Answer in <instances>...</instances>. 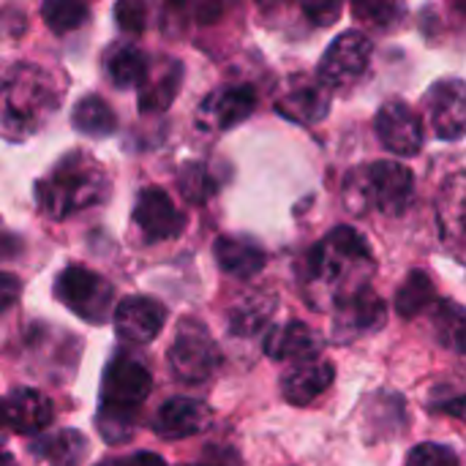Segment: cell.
I'll use <instances>...</instances> for the list:
<instances>
[{"label": "cell", "mask_w": 466, "mask_h": 466, "mask_svg": "<svg viewBox=\"0 0 466 466\" xmlns=\"http://www.w3.org/2000/svg\"><path fill=\"white\" fill-rule=\"evenodd\" d=\"M106 188L109 183L104 167L93 156L71 150L52 167L44 180L35 183V199L49 218L60 221L79 210L101 205L106 199Z\"/></svg>", "instance_id": "obj_2"}, {"label": "cell", "mask_w": 466, "mask_h": 466, "mask_svg": "<svg viewBox=\"0 0 466 466\" xmlns=\"http://www.w3.org/2000/svg\"><path fill=\"white\" fill-rule=\"evenodd\" d=\"M71 123L76 131L87 134V137H109L115 134L117 128V117H115V109L98 98V96H87L76 104L74 115H71Z\"/></svg>", "instance_id": "obj_25"}, {"label": "cell", "mask_w": 466, "mask_h": 466, "mask_svg": "<svg viewBox=\"0 0 466 466\" xmlns=\"http://www.w3.org/2000/svg\"><path fill=\"white\" fill-rule=\"evenodd\" d=\"M426 117L440 139H461L466 134V82L445 79L426 93Z\"/></svg>", "instance_id": "obj_9"}, {"label": "cell", "mask_w": 466, "mask_h": 466, "mask_svg": "<svg viewBox=\"0 0 466 466\" xmlns=\"http://www.w3.org/2000/svg\"><path fill=\"white\" fill-rule=\"evenodd\" d=\"M177 186H180L183 197H186L188 202H197V205L208 202V199L216 194V188H218L213 172H210L205 164H199V161H191V164H186V167L180 169Z\"/></svg>", "instance_id": "obj_29"}, {"label": "cell", "mask_w": 466, "mask_h": 466, "mask_svg": "<svg viewBox=\"0 0 466 466\" xmlns=\"http://www.w3.org/2000/svg\"><path fill=\"white\" fill-rule=\"evenodd\" d=\"M434 330L445 350L466 355V309L459 303H440L434 311Z\"/></svg>", "instance_id": "obj_26"}, {"label": "cell", "mask_w": 466, "mask_h": 466, "mask_svg": "<svg viewBox=\"0 0 466 466\" xmlns=\"http://www.w3.org/2000/svg\"><path fill=\"white\" fill-rule=\"evenodd\" d=\"M407 466H459V459L451 448L437 442H423L410 451Z\"/></svg>", "instance_id": "obj_32"}, {"label": "cell", "mask_w": 466, "mask_h": 466, "mask_svg": "<svg viewBox=\"0 0 466 466\" xmlns=\"http://www.w3.org/2000/svg\"><path fill=\"white\" fill-rule=\"evenodd\" d=\"M0 466H16V459L8 451H0Z\"/></svg>", "instance_id": "obj_39"}, {"label": "cell", "mask_w": 466, "mask_h": 466, "mask_svg": "<svg viewBox=\"0 0 466 466\" xmlns=\"http://www.w3.org/2000/svg\"><path fill=\"white\" fill-rule=\"evenodd\" d=\"M180 79H183V68L177 60H167V66H161L158 74L150 71L139 90V109L142 112H164L175 101Z\"/></svg>", "instance_id": "obj_22"}, {"label": "cell", "mask_w": 466, "mask_h": 466, "mask_svg": "<svg viewBox=\"0 0 466 466\" xmlns=\"http://www.w3.org/2000/svg\"><path fill=\"white\" fill-rule=\"evenodd\" d=\"M115 16L117 25L128 33H142L145 30V5L134 3V0H123L115 5Z\"/></svg>", "instance_id": "obj_33"}, {"label": "cell", "mask_w": 466, "mask_h": 466, "mask_svg": "<svg viewBox=\"0 0 466 466\" xmlns=\"http://www.w3.org/2000/svg\"><path fill=\"white\" fill-rule=\"evenodd\" d=\"M134 224L139 227V232L150 240H172L183 232L186 218L183 213L175 208L172 197L164 188H142L134 205Z\"/></svg>", "instance_id": "obj_10"}, {"label": "cell", "mask_w": 466, "mask_h": 466, "mask_svg": "<svg viewBox=\"0 0 466 466\" xmlns=\"http://www.w3.org/2000/svg\"><path fill=\"white\" fill-rule=\"evenodd\" d=\"M123 466H167V461L156 453H134L131 459H123Z\"/></svg>", "instance_id": "obj_38"}, {"label": "cell", "mask_w": 466, "mask_h": 466, "mask_svg": "<svg viewBox=\"0 0 466 466\" xmlns=\"http://www.w3.org/2000/svg\"><path fill=\"white\" fill-rule=\"evenodd\" d=\"M369 60H371V41L358 30H347L336 35L333 44L325 49L319 60V79L328 87H344L358 76H363Z\"/></svg>", "instance_id": "obj_8"}, {"label": "cell", "mask_w": 466, "mask_h": 466, "mask_svg": "<svg viewBox=\"0 0 466 466\" xmlns=\"http://www.w3.org/2000/svg\"><path fill=\"white\" fill-rule=\"evenodd\" d=\"M412 172L399 161H374L350 172L344 183V202L352 213H385L399 216L412 199Z\"/></svg>", "instance_id": "obj_4"}, {"label": "cell", "mask_w": 466, "mask_h": 466, "mask_svg": "<svg viewBox=\"0 0 466 466\" xmlns=\"http://www.w3.org/2000/svg\"><path fill=\"white\" fill-rule=\"evenodd\" d=\"M380 142L396 156H418L423 147V123L401 101H388L377 115Z\"/></svg>", "instance_id": "obj_13"}, {"label": "cell", "mask_w": 466, "mask_h": 466, "mask_svg": "<svg viewBox=\"0 0 466 466\" xmlns=\"http://www.w3.org/2000/svg\"><path fill=\"white\" fill-rule=\"evenodd\" d=\"M218 360L221 355H218L213 336L199 322H191V319L180 322L177 336L169 347V369L175 380L186 385H199L213 377V371L218 369Z\"/></svg>", "instance_id": "obj_6"}, {"label": "cell", "mask_w": 466, "mask_h": 466, "mask_svg": "<svg viewBox=\"0 0 466 466\" xmlns=\"http://www.w3.org/2000/svg\"><path fill=\"white\" fill-rule=\"evenodd\" d=\"M385 319H388V309H385L382 298H377L369 289V292H360V295L344 300L341 306H336L333 336L339 341H355V339L382 330Z\"/></svg>", "instance_id": "obj_14"}, {"label": "cell", "mask_w": 466, "mask_h": 466, "mask_svg": "<svg viewBox=\"0 0 466 466\" xmlns=\"http://www.w3.org/2000/svg\"><path fill=\"white\" fill-rule=\"evenodd\" d=\"M303 11L317 25H333L341 14V5L339 3H303Z\"/></svg>", "instance_id": "obj_35"}, {"label": "cell", "mask_w": 466, "mask_h": 466, "mask_svg": "<svg viewBox=\"0 0 466 466\" xmlns=\"http://www.w3.org/2000/svg\"><path fill=\"white\" fill-rule=\"evenodd\" d=\"M30 451L38 453L49 466H79L82 456L87 453V442L79 431L66 429V431H57L55 437H44Z\"/></svg>", "instance_id": "obj_24"}, {"label": "cell", "mask_w": 466, "mask_h": 466, "mask_svg": "<svg viewBox=\"0 0 466 466\" xmlns=\"http://www.w3.org/2000/svg\"><path fill=\"white\" fill-rule=\"evenodd\" d=\"M104 68H106V76L112 79V85L120 90L142 87L150 74V63H147L145 52L134 44H115L104 55Z\"/></svg>", "instance_id": "obj_21"}, {"label": "cell", "mask_w": 466, "mask_h": 466, "mask_svg": "<svg viewBox=\"0 0 466 466\" xmlns=\"http://www.w3.org/2000/svg\"><path fill=\"white\" fill-rule=\"evenodd\" d=\"M279 112L298 123H317L328 115L330 106V87L322 79L295 76L289 87H284L281 98L276 101Z\"/></svg>", "instance_id": "obj_15"}, {"label": "cell", "mask_w": 466, "mask_h": 466, "mask_svg": "<svg viewBox=\"0 0 466 466\" xmlns=\"http://www.w3.org/2000/svg\"><path fill=\"white\" fill-rule=\"evenodd\" d=\"M134 415L137 412H128V410H115V407H101L98 410V418H96V426L104 437V442L109 445H120L126 440H131V431H134Z\"/></svg>", "instance_id": "obj_31"}, {"label": "cell", "mask_w": 466, "mask_h": 466, "mask_svg": "<svg viewBox=\"0 0 466 466\" xmlns=\"http://www.w3.org/2000/svg\"><path fill=\"white\" fill-rule=\"evenodd\" d=\"M0 426H5V415H3V401H0Z\"/></svg>", "instance_id": "obj_41"}, {"label": "cell", "mask_w": 466, "mask_h": 466, "mask_svg": "<svg viewBox=\"0 0 466 466\" xmlns=\"http://www.w3.org/2000/svg\"><path fill=\"white\" fill-rule=\"evenodd\" d=\"M41 16L52 33H71L85 25V19L90 16V8L76 0H46L41 5Z\"/></svg>", "instance_id": "obj_28"}, {"label": "cell", "mask_w": 466, "mask_h": 466, "mask_svg": "<svg viewBox=\"0 0 466 466\" xmlns=\"http://www.w3.org/2000/svg\"><path fill=\"white\" fill-rule=\"evenodd\" d=\"M265 352L273 360L306 363V360H317L319 339H317V333L309 325H303V322H287L281 328H270V333L265 339Z\"/></svg>", "instance_id": "obj_19"}, {"label": "cell", "mask_w": 466, "mask_h": 466, "mask_svg": "<svg viewBox=\"0 0 466 466\" xmlns=\"http://www.w3.org/2000/svg\"><path fill=\"white\" fill-rule=\"evenodd\" d=\"M374 270L377 265L366 238L352 227H336L311 248L303 287L317 309L341 306L344 300L369 292Z\"/></svg>", "instance_id": "obj_1"}, {"label": "cell", "mask_w": 466, "mask_h": 466, "mask_svg": "<svg viewBox=\"0 0 466 466\" xmlns=\"http://www.w3.org/2000/svg\"><path fill=\"white\" fill-rule=\"evenodd\" d=\"M355 16H360L363 22H371V25H388L390 16L399 14V5H390V3H355Z\"/></svg>", "instance_id": "obj_34"}, {"label": "cell", "mask_w": 466, "mask_h": 466, "mask_svg": "<svg viewBox=\"0 0 466 466\" xmlns=\"http://www.w3.org/2000/svg\"><path fill=\"white\" fill-rule=\"evenodd\" d=\"M96 466H123V459H115V461H101V464Z\"/></svg>", "instance_id": "obj_40"}, {"label": "cell", "mask_w": 466, "mask_h": 466, "mask_svg": "<svg viewBox=\"0 0 466 466\" xmlns=\"http://www.w3.org/2000/svg\"><path fill=\"white\" fill-rule=\"evenodd\" d=\"M150 388H153V377H150L147 366L131 352H117L104 369L101 407L137 412V407L145 404Z\"/></svg>", "instance_id": "obj_7"}, {"label": "cell", "mask_w": 466, "mask_h": 466, "mask_svg": "<svg viewBox=\"0 0 466 466\" xmlns=\"http://www.w3.org/2000/svg\"><path fill=\"white\" fill-rule=\"evenodd\" d=\"M115 319V330L123 341L128 344H150L167 319V311L158 300L145 298V295H131L126 300H120L112 311Z\"/></svg>", "instance_id": "obj_11"}, {"label": "cell", "mask_w": 466, "mask_h": 466, "mask_svg": "<svg viewBox=\"0 0 466 466\" xmlns=\"http://www.w3.org/2000/svg\"><path fill=\"white\" fill-rule=\"evenodd\" d=\"M55 295L85 322L101 325L106 322L109 311H112V300H115V289L112 284L79 265H68L55 284Z\"/></svg>", "instance_id": "obj_5"}, {"label": "cell", "mask_w": 466, "mask_h": 466, "mask_svg": "<svg viewBox=\"0 0 466 466\" xmlns=\"http://www.w3.org/2000/svg\"><path fill=\"white\" fill-rule=\"evenodd\" d=\"M213 254H216L218 268L227 276L240 279V281L254 279L265 268V259H268L265 251L254 240H246V238H218L213 246Z\"/></svg>", "instance_id": "obj_20"}, {"label": "cell", "mask_w": 466, "mask_h": 466, "mask_svg": "<svg viewBox=\"0 0 466 466\" xmlns=\"http://www.w3.org/2000/svg\"><path fill=\"white\" fill-rule=\"evenodd\" d=\"M183 466H240V461H238V453L229 451V448H210V451L202 456V461Z\"/></svg>", "instance_id": "obj_36"}, {"label": "cell", "mask_w": 466, "mask_h": 466, "mask_svg": "<svg viewBox=\"0 0 466 466\" xmlns=\"http://www.w3.org/2000/svg\"><path fill=\"white\" fill-rule=\"evenodd\" d=\"M60 96V85L41 66L11 63L0 71V123L30 134L57 109Z\"/></svg>", "instance_id": "obj_3"}, {"label": "cell", "mask_w": 466, "mask_h": 466, "mask_svg": "<svg viewBox=\"0 0 466 466\" xmlns=\"http://www.w3.org/2000/svg\"><path fill=\"white\" fill-rule=\"evenodd\" d=\"M333 366L328 360H306L295 363L284 377H281V393L289 404L306 407L317 396H322L333 385Z\"/></svg>", "instance_id": "obj_18"}, {"label": "cell", "mask_w": 466, "mask_h": 466, "mask_svg": "<svg viewBox=\"0 0 466 466\" xmlns=\"http://www.w3.org/2000/svg\"><path fill=\"white\" fill-rule=\"evenodd\" d=\"M208 423H210L208 404H202L197 399H169L158 410V415L153 420V431L161 440H186V437L205 431Z\"/></svg>", "instance_id": "obj_16"}, {"label": "cell", "mask_w": 466, "mask_h": 466, "mask_svg": "<svg viewBox=\"0 0 466 466\" xmlns=\"http://www.w3.org/2000/svg\"><path fill=\"white\" fill-rule=\"evenodd\" d=\"M3 415H5L8 429H14L19 434H38L52 423L55 407L44 393H38L33 388H16L3 401Z\"/></svg>", "instance_id": "obj_17"}, {"label": "cell", "mask_w": 466, "mask_h": 466, "mask_svg": "<svg viewBox=\"0 0 466 466\" xmlns=\"http://www.w3.org/2000/svg\"><path fill=\"white\" fill-rule=\"evenodd\" d=\"M434 303V284L429 281L426 273L415 270L407 276V281L401 284L399 295H396V309L401 317H415L420 314L426 306Z\"/></svg>", "instance_id": "obj_27"}, {"label": "cell", "mask_w": 466, "mask_h": 466, "mask_svg": "<svg viewBox=\"0 0 466 466\" xmlns=\"http://www.w3.org/2000/svg\"><path fill=\"white\" fill-rule=\"evenodd\" d=\"M270 314H273V306L265 298H251V300L232 309V317H229L232 333L235 336H248V333L259 330L268 322Z\"/></svg>", "instance_id": "obj_30"}, {"label": "cell", "mask_w": 466, "mask_h": 466, "mask_svg": "<svg viewBox=\"0 0 466 466\" xmlns=\"http://www.w3.org/2000/svg\"><path fill=\"white\" fill-rule=\"evenodd\" d=\"M16 298H19V281H16V276L0 273V314L8 311Z\"/></svg>", "instance_id": "obj_37"}, {"label": "cell", "mask_w": 466, "mask_h": 466, "mask_svg": "<svg viewBox=\"0 0 466 466\" xmlns=\"http://www.w3.org/2000/svg\"><path fill=\"white\" fill-rule=\"evenodd\" d=\"M440 218L448 238L466 246V172L448 180L440 197Z\"/></svg>", "instance_id": "obj_23"}, {"label": "cell", "mask_w": 466, "mask_h": 466, "mask_svg": "<svg viewBox=\"0 0 466 466\" xmlns=\"http://www.w3.org/2000/svg\"><path fill=\"white\" fill-rule=\"evenodd\" d=\"M257 106L254 87H218L213 90L197 112V123L205 131H227L238 123H243Z\"/></svg>", "instance_id": "obj_12"}]
</instances>
